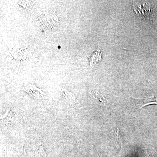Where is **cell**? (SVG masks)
<instances>
[{"label":"cell","instance_id":"cell-1","mask_svg":"<svg viewBox=\"0 0 157 157\" xmlns=\"http://www.w3.org/2000/svg\"><path fill=\"white\" fill-rule=\"evenodd\" d=\"M39 20L44 27L51 31L56 30L59 27L58 18L56 15L46 13L39 17Z\"/></svg>","mask_w":157,"mask_h":157},{"label":"cell","instance_id":"cell-2","mask_svg":"<svg viewBox=\"0 0 157 157\" xmlns=\"http://www.w3.org/2000/svg\"><path fill=\"white\" fill-rule=\"evenodd\" d=\"M137 102V106L140 108L150 105L151 104H157V96L148 98H142L140 99H135Z\"/></svg>","mask_w":157,"mask_h":157},{"label":"cell","instance_id":"cell-3","mask_svg":"<svg viewBox=\"0 0 157 157\" xmlns=\"http://www.w3.org/2000/svg\"><path fill=\"white\" fill-rule=\"evenodd\" d=\"M25 91L30 94L36 99H40L43 98L44 94L42 90L37 88L35 86L30 85L26 88Z\"/></svg>","mask_w":157,"mask_h":157},{"label":"cell","instance_id":"cell-4","mask_svg":"<svg viewBox=\"0 0 157 157\" xmlns=\"http://www.w3.org/2000/svg\"><path fill=\"white\" fill-rule=\"evenodd\" d=\"M12 55L14 57V58L17 60H24L26 59L27 57L26 52L25 50H24L23 48H14L12 50Z\"/></svg>","mask_w":157,"mask_h":157},{"label":"cell","instance_id":"cell-5","mask_svg":"<svg viewBox=\"0 0 157 157\" xmlns=\"http://www.w3.org/2000/svg\"><path fill=\"white\" fill-rule=\"evenodd\" d=\"M101 54L102 53L100 50L96 51L93 54L90 59V64L91 66L93 67L100 62L101 59Z\"/></svg>","mask_w":157,"mask_h":157},{"label":"cell","instance_id":"cell-6","mask_svg":"<svg viewBox=\"0 0 157 157\" xmlns=\"http://www.w3.org/2000/svg\"><path fill=\"white\" fill-rule=\"evenodd\" d=\"M92 96H94V98L97 100L98 102L100 103L102 105H105V100L104 99V97L102 95H101V94H99L98 92H92L91 93Z\"/></svg>","mask_w":157,"mask_h":157},{"label":"cell","instance_id":"cell-7","mask_svg":"<svg viewBox=\"0 0 157 157\" xmlns=\"http://www.w3.org/2000/svg\"><path fill=\"white\" fill-rule=\"evenodd\" d=\"M31 2V1H20L18 4L23 9H27L30 8L32 6Z\"/></svg>","mask_w":157,"mask_h":157}]
</instances>
